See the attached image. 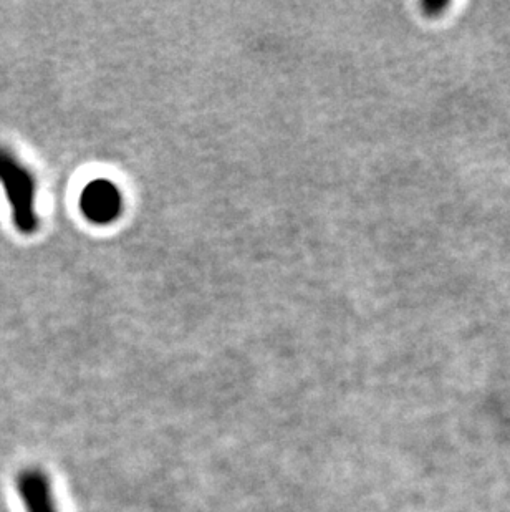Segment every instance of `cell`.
<instances>
[{"instance_id":"1","label":"cell","mask_w":510,"mask_h":512,"mask_svg":"<svg viewBox=\"0 0 510 512\" xmlns=\"http://www.w3.org/2000/svg\"><path fill=\"white\" fill-rule=\"evenodd\" d=\"M0 183L9 198L17 231L22 234L37 231L39 219L35 213L34 176L4 146H0Z\"/></svg>"},{"instance_id":"2","label":"cell","mask_w":510,"mask_h":512,"mask_svg":"<svg viewBox=\"0 0 510 512\" xmlns=\"http://www.w3.org/2000/svg\"><path fill=\"white\" fill-rule=\"evenodd\" d=\"M17 493L25 512H60L53 496L49 474L40 468H25L17 474Z\"/></svg>"},{"instance_id":"3","label":"cell","mask_w":510,"mask_h":512,"mask_svg":"<svg viewBox=\"0 0 510 512\" xmlns=\"http://www.w3.org/2000/svg\"><path fill=\"white\" fill-rule=\"evenodd\" d=\"M121 196L108 181H95L82 196V211L93 223H110L120 214Z\"/></svg>"}]
</instances>
